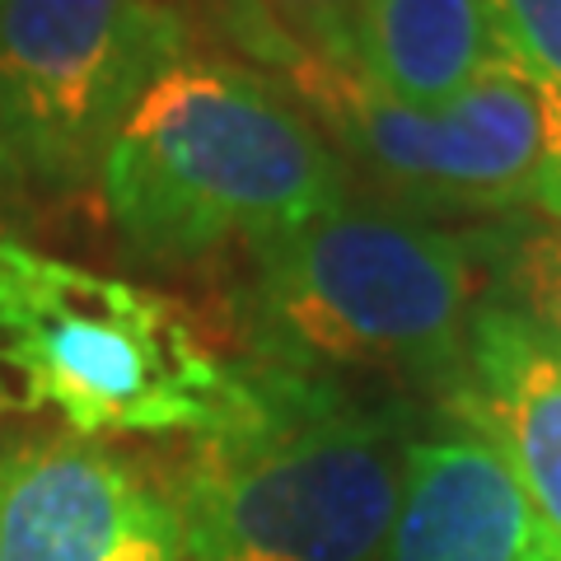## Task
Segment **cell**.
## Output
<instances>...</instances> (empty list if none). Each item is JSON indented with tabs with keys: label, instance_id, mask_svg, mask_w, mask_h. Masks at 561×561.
<instances>
[{
	"label": "cell",
	"instance_id": "14",
	"mask_svg": "<svg viewBox=\"0 0 561 561\" xmlns=\"http://www.w3.org/2000/svg\"><path fill=\"white\" fill-rule=\"evenodd\" d=\"M0 164H5V140H0Z\"/></svg>",
	"mask_w": 561,
	"mask_h": 561
},
{
	"label": "cell",
	"instance_id": "4",
	"mask_svg": "<svg viewBox=\"0 0 561 561\" xmlns=\"http://www.w3.org/2000/svg\"><path fill=\"white\" fill-rule=\"evenodd\" d=\"M257 300L276 365H383L454 383L472 262L463 239L389 210L332 206L257 243Z\"/></svg>",
	"mask_w": 561,
	"mask_h": 561
},
{
	"label": "cell",
	"instance_id": "11",
	"mask_svg": "<svg viewBox=\"0 0 561 561\" xmlns=\"http://www.w3.org/2000/svg\"><path fill=\"white\" fill-rule=\"evenodd\" d=\"M486 10L505 57L561 94V0H486ZM538 206L561 220V169L542 187Z\"/></svg>",
	"mask_w": 561,
	"mask_h": 561
},
{
	"label": "cell",
	"instance_id": "10",
	"mask_svg": "<svg viewBox=\"0 0 561 561\" xmlns=\"http://www.w3.org/2000/svg\"><path fill=\"white\" fill-rule=\"evenodd\" d=\"M501 51L486 0H356L346 61L383 99L440 108Z\"/></svg>",
	"mask_w": 561,
	"mask_h": 561
},
{
	"label": "cell",
	"instance_id": "7",
	"mask_svg": "<svg viewBox=\"0 0 561 561\" xmlns=\"http://www.w3.org/2000/svg\"><path fill=\"white\" fill-rule=\"evenodd\" d=\"M0 561H192L179 501L84 435L0 449Z\"/></svg>",
	"mask_w": 561,
	"mask_h": 561
},
{
	"label": "cell",
	"instance_id": "1",
	"mask_svg": "<svg viewBox=\"0 0 561 561\" xmlns=\"http://www.w3.org/2000/svg\"><path fill=\"white\" fill-rule=\"evenodd\" d=\"M99 179L117 230L164 262L257 249L342 206V164L305 113L257 70L187 51L131 103Z\"/></svg>",
	"mask_w": 561,
	"mask_h": 561
},
{
	"label": "cell",
	"instance_id": "13",
	"mask_svg": "<svg viewBox=\"0 0 561 561\" xmlns=\"http://www.w3.org/2000/svg\"><path fill=\"white\" fill-rule=\"evenodd\" d=\"M276 20H290L295 28L309 33V47L346 61V28L356 0H262Z\"/></svg>",
	"mask_w": 561,
	"mask_h": 561
},
{
	"label": "cell",
	"instance_id": "2",
	"mask_svg": "<svg viewBox=\"0 0 561 561\" xmlns=\"http://www.w3.org/2000/svg\"><path fill=\"white\" fill-rule=\"evenodd\" d=\"M243 379L249 393L202 435L179 496L192 561H379L412 421L276 360Z\"/></svg>",
	"mask_w": 561,
	"mask_h": 561
},
{
	"label": "cell",
	"instance_id": "3",
	"mask_svg": "<svg viewBox=\"0 0 561 561\" xmlns=\"http://www.w3.org/2000/svg\"><path fill=\"white\" fill-rule=\"evenodd\" d=\"M249 379L220 365L192 313L0 230V408L51 412L94 435H206Z\"/></svg>",
	"mask_w": 561,
	"mask_h": 561
},
{
	"label": "cell",
	"instance_id": "9",
	"mask_svg": "<svg viewBox=\"0 0 561 561\" xmlns=\"http://www.w3.org/2000/svg\"><path fill=\"white\" fill-rule=\"evenodd\" d=\"M383 561H542L529 501L478 431L412 440Z\"/></svg>",
	"mask_w": 561,
	"mask_h": 561
},
{
	"label": "cell",
	"instance_id": "5",
	"mask_svg": "<svg viewBox=\"0 0 561 561\" xmlns=\"http://www.w3.org/2000/svg\"><path fill=\"white\" fill-rule=\"evenodd\" d=\"M230 24L286 70L295 94L375 179L426 206H524L561 169V94L505 51L440 108H408L370 90L351 61L280 28L262 0H239Z\"/></svg>",
	"mask_w": 561,
	"mask_h": 561
},
{
	"label": "cell",
	"instance_id": "8",
	"mask_svg": "<svg viewBox=\"0 0 561 561\" xmlns=\"http://www.w3.org/2000/svg\"><path fill=\"white\" fill-rule=\"evenodd\" d=\"M449 408L515 472L542 561H561V346L511 305H482Z\"/></svg>",
	"mask_w": 561,
	"mask_h": 561
},
{
	"label": "cell",
	"instance_id": "12",
	"mask_svg": "<svg viewBox=\"0 0 561 561\" xmlns=\"http://www.w3.org/2000/svg\"><path fill=\"white\" fill-rule=\"evenodd\" d=\"M505 290H511V309L561 346V225L534 230L515 243Z\"/></svg>",
	"mask_w": 561,
	"mask_h": 561
},
{
	"label": "cell",
	"instance_id": "6",
	"mask_svg": "<svg viewBox=\"0 0 561 561\" xmlns=\"http://www.w3.org/2000/svg\"><path fill=\"white\" fill-rule=\"evenodd\" d=\"M183 51L187 24L169 0H0V140L47 183L90 179Z\"/></svg>",
	"mask_w": 561,
	"mask_h": 561
}]
</instances>
